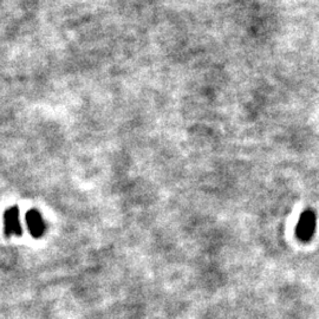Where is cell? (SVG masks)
Instances as JSON below:
<instances>
[{"instance_id":"6da1fadb","label":"cell","mask_w":319,"mask_h":319,"mask_svg":"<svg viewBox=\"0 0 319 319\" xmlns=\"http://www.w3.org/2000/svg\"><path fill=\"white\" fill-rule=\"evenodd\" d=\"M4 233L6 237L21 236L23 229L19 221V208L12 206L4 213Z\"/></svg>"},{"instance_id":"7a4b0ae2","label":"cell","mask_w":319,"mask_h":319,"mask_svg":"<svg viewBox=\"0 0 319 319\" xmlns=\"http://www.w3.org/2000/svg\"><path fill=\"white\" fill-rule=\"evenodd\" d=\"M26 223L28 232L36 239H38L45 233V223L43 221L40 213L37 210H30L26 213Z\"/></svg>"},{"instance_id":"3957f363","label":"cell","mask_w":319,"mask_h":319,"mask_svg":"<svg viewBox=\"0 0 319 319\" xmlns=\"http://www.w3.org/2000/svg\"><path fill=\"white\" fill-rule=\"evenodd\" d=\"M314 228V216L312 213H306V214L303 215V218L300 219L298 230H299V236L306 239V238L311 237V234L313 232Z\"/></svg>"}]
</instances>
